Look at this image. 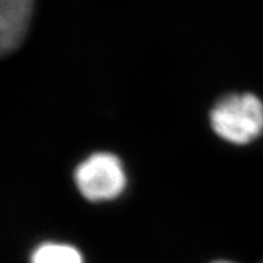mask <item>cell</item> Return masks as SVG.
I'll list each match as a JSON object with an SVG mask.
<instances>
[{
	"label": "cell",
	"instance_id": "cell-1",
	"mask_svg": "<svg viewBox=\"0 0 263 263\" xmlns=\"http://www.w3.org/2000/svg\"><path fill=\"white\" fill-rule=\"evenodd\" d=\"M219 137L232 144H249L263 132V104L250 93L230 94L215 105L210 116Z\"/></svg>",
	"mask_w": 263,
	"mask_h": 263
},
{
	"label": "cell",
	"instance_id": "cell-2",
	"mask_svg": "<svg viewBox=\"0 0 263 263\" xmlns=\"http://www.w3.org/2000/svg\"><path fill=\"white\" fill-rule=\"evenodd\" d=\"M76 184L85 199L104 201L116 199L126 185V176L118 157L106 152L94 153L77 166Z\"/></svg>",
	"mask_w": 263,
	"mask_h": 263
},
{
	"label": "cell",
	"instance_id": "cell-3",
	"mask_svg": "<svg viewBox=\"0 0 263 263\" xmlns=\"http://www.w3.org/2000/svg\"><path fill=\"white\" fill-rule=\"evenodd\" d=\"M32 15V0H0V51L11 54L21 46Z\"/></svg>",
	"mask_w": 263,
	"mask_h": 263
},
{
	"label": "cell",
	"instance_id": "cell-4",
	"mask_svg": "<svg viewBox=\"0 0 263 263\" xmlns=\"http://www.w3.org/2000/svg\"><path fill=\"white\" fill-rule=\"evenodd\" d=\"M31 263H83L76 247L65 243H43L34 250Z\"/></svg>",
	"mask_w": 263,
	"mask_h": 263
},
{
	"label": "cell",
	"instance_id": "cell-5",
	"mask_svg": "<svg viewBox=\"0 0 263 263\" xmlns=\"http://www.w3.org/2000/svg\"><path fill=\"white\" fill-rule=\"evenodd\" d=\"M214 263H231V262H227V260H218V262H214Z\"/></svg>",
	"mask_w": 263,
	"mask_h": 263
}]
</instances>
